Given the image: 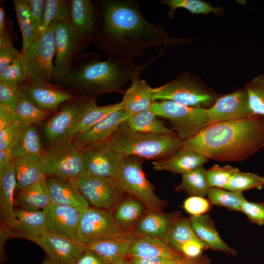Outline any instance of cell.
Wrapping results in <instances>:
<instances>
[{"mask_svg": "<svg viewBox=\"0 0 264 264\" xmlns=\"http://www.w3.org/2000/svg\"><path fill=\"white\" fill-rule=\"evenodd\" d=\"M98 17L91 41L108 57L132 62L150 46L182 45L189 38H173L142 16L135 0L98 1Z\"/></svg>", "mask_w": 264, "mask_h": 264, "instance_id": "obj_1", "label": "cell"}, {"mask_svg": "<svg viewBox=\"0 0 264 264\" xmlns=\"http://www.w3.org/2000/svg\"><path fill=\"white\" fill-rule=\"evenodd\" d=\"M264 147V117L253 114L209 125L182 141L181 149L194 151L208 159L243 161Z\"/></svg>", "mask_w": 264, "mask_h": 264, "instance_id": "obj_2", "label": "cell"}, {"mask_svg": "<svg viewBox=\"0 0 264 264\" xmlns=\"http://www.w3.org/2000/svg\"><path fill=\"white\" fill-rule=\"evenodd\" d=\"M166 47L140 65L110 57L100 61L97 53L89 52L84 54L79 65L54 84L75 96L97 97L110 92L123 93V86L134 77H140L145 68L163 55Z\"/></svg>", "mask_w": 264, "mask_h": 264, "instance_id": "obj_3", "label": "cell"}, {"mask_svg": "<svg viewBox=\"0 0 264 264\" xmlns=\"http://www.w3.org/2000/svg\"><path fill=\"white\" fill-rule=\"evenodd\" d=\"M110 140L124 156L134 155L142 159L158 160L168 157L181 148L178 135L135 132L125 123L120 125Z\"/></svg>", "mask_w": 264, "mask_h": 264, "instance_id": "obj_4", "label": "cell"}, {"mask_svg": "<svg viewBox=\"0 0 264 264\" xmlns=\"http://www.w3.org/2000/svg\"><path fill=\"white\" fill-rule=\"evenodd\" d=\"M220 96L200 77L189 72H183L168 83L153 88L152 92L154 102L170 100L203 109L211 107Z\"/></svg>", "mask_w": 264, "mask_h": 264, "instance_id": "obj_5", "label": "cell"}, {"mask_svg": "<svg viewBox=\"0 0 264 264\" xmlns=\"http://www.w3.org/2000/svg\"><path fill=\"white\" fill-rule=\"evenodd\" d=\"M143 159L134 155L124 156L116 176L111 180L119 192L141 201L148 211L162 212L166 201L157 197L154 186L142 169Z\"/></svg>", "mask_w": 264, "mask_h": 264, "instance_id": "obj_6", "label": "cell"}, {"mask_svg": "<svg viewBox=\"0 0 264 264\" xmlns=\"http://www.w3.org/2000/svg\"><path fill=\"white\" fill-rule=\"evenodd\" d=\"M97 97L76 96L63 103L56 112L44 122L43 131L48 146L72 140L77 124L90 110L96 107Z\"/></svg>", "mask_w": 264, "mask_h": 264, "instance_id": "obj_7", "label": "cell"}, {"mask_svg": "<svg viewBox=\"0 0 264 264\" xmlns=\"http://www.w3.org/2000/svg\"><path fill=\"white\" fill-rule=\"evenodd\" d=\"M151 109L158 117L167 119L182 140L193 137L210 124L207 109L162 100L154 101Z\"/></svg>", "mask_w": 264, "mask_h": 264, "instance_id": "obj_8", "label": "cell"}, {"mask_svg": "<svg viewBox=\"0 0 264 264\" xmlns=\"http://www.w3.org/2000/svg\"><path fill=\"white\" fill-rule=\"evenodd\" d=\"M40 155L46 176L69 180L84 172L83 149L72 140L49 146Z\"/></svg>", "mask_w": 264, "mask_h": 264, "instance_id": "obj_9", "label": "cell"}, {"mask_svg": "<svg viewBox=\"0 0 264 264\" xmlns=\"http://www.w3.org/2000/svg\"><path fill=\"white\" fill-rule=\"evenodd\" d=\"M51 23L53 25L55 44L53 79L55 84L69 73L76 55L90 40L75 30L70 19L55 21Z\"/></svg>", "mask_w": 264, "mask_h": 264, "instance_id": "obj_10", "label": "cell"}, {"mask_svg": "<svg viewBox=\"0 0 264 264\" xmlns=\"http://www.w3.org/2000/svg\"><path fill=\"white\" fill-rule=\"evenodd\" d=\"M55 44L53 25L51 23L40 34L22 57L27 79L53 84Z\"/></svg>", "mask_w": 264, "mask_h": 264, "instance_id": "obj_11", "label": "cell"}, {"mask_svg": "<svg viewBox=\"0 0 264 264\" xmlns=\"http://www.w3.org/2000/svg\"><path fill=\"white\" fill-rule=\"evenodd\" d=\"M131 237L130 232L124 230L109 211L89 207L80 213L75 237L85 244L108 238Z\"/></svg>", "mask_w": 264, "mask_h": 264, "instance_id": "obj_12", "label": "cell"}, {"mask_svg": "<svg viewBox=\"0 0 264 264\" xmlns=\"http://www.w3.org/2000/svg\"><path fill=\"white\" fill-rule=\"evenodd\" d=\"M82 149L84 172L110 179L115 177L124 156L110 139Z\"/></svg>", "mask_w": 264, "mask_h": 264, "instance_id": "obj_13", "label": "cell"}, {"mask_svg": "<svg viewBox=\"0 0 264 264\" xmlns=\"http://www.w3.org/2000/svg\"><path fill=\"white\" fill-rule=\"evenodd\" d=\"M87 201L94 207L110 212L123 195L112 180L86 172L71 179Z\"/></svg>", "mask_w": 264, "mask_h": 264, "instance_id": "obj_14", "label": "cell"}, {"mask_svg": "<svg viewBox=\"0 0 264 264\" xmlns=\"http://www.w3.org/2000/svg\"><path fill=\"white\" fill-rule=\"evenodd\" d=\"M46 256L57 264H73L87 249L76 237H68L46 231L36 243Z\"/></svg>", "mask_w": 264, "mask_h": 264, "instance_id": "obj_15", "label": "cell"}, {"mask_svg": "<svg viewBox=\"0 0 264 264\" xmlns=\"http://www.w3.org/2000/svg\"><path fill=\"white\" fill-rule=\"evenodd\" d=\"M22 93L41 110L50 113L75 96L55 84L27 79L20 85Z\"/></svg>", "mask_w": 264, "mask_h": 264, "instance_id": "obj_16", "label": "cell"}, {"mask_svg": "<svg viewBox=\"0 0 264 264\" xmlns=\"http://www.w3.org/2000/svg\"><path fill=\"white\" fill-rule=\"evenodd\" d=\"M207 112L210 124L242 118L254 114L245 88H239L220 96Z\"/></svg>", "mask_w": 264, "mask_h": 264, "instance_id": "obj_17", "label": "cell"}, {"mask_svg": "<svg viewBox=\"0 0 264 264\" xmlns=\"http://www.w3.org/2000/svg\"><path fill=\"white\" fill-rule=\"evenodd\" d=\"M47 231L68 237H75L80 213L70 206L51 203L42 210Z\"/></svg>", "mask_w": 264, "mask_h": 264, "instance_id": "obj_18", "label": "cell"}, {"mask_svg": "<svg viewBox=\"0 0 264 264\" xmlns=\"http://www.w3.org/2000/svg\"><path fill=\"white\" fill-rule=\"evenodd\" d=\"M135 225L130 235L134 237H149L167 241L170 231L180 217L179 212L164 214L149 211Z\"/></svg>", "mask_w": 264, "mask_h": 264, "instance_id": "obj_19", "label": "cell"}, {"mask_svg": "<svg viewBox=\"0 0 264 264\" xmlns=\"http://www.w3.org/2000/svg\"><path fill=\"white\" fill-rule=\"evenodd\" d=\"M123 108L110 113L86 132L77 135L72 140L81 148L110 140L119 127L129 117Z\"/></svg>", "mask_w": 264, "mask_h": 264, "instance_id": "obj_20", "label": "cell"}, {"mask_svg": "<svg viewBox=\"0 0 264 264\" xmlns=\"http://www.w3.org/2000/svg\"><path fill=\"white\" fill-rule=\"evenodd\" d=\"M46 180L51 203L70 206L80 212L89 207L71 180L46 176Z\"/></svg>", "mask_w": 264, "mask_h": 264, "instance_id": "obj_21", "label": "cell"}, {"mask_svg": "<svg viewBox=\"0 0 264 264\" xmlns=\"http://www.w3.org/2000/svg\"><path fill=\"white\" fill-rule=\"evenodd\" d=\"M16 224L11 230L14 237L25 239L36 243L47 231L43 210L28 211L16 207Z\"/></svg>", "mask_w": 264, "mask_h": 264, "instance_id": "obj_22", "label": "cell"}, {"mask_svg": "<svg viewBox=\"0 0 264 264\" xmlns=\"http://www.w3.org/2000/svg\"><path fill=\"white\" fill-rule=\"evenodd\" d=\"M208 159L202 154L192 150L179 149L172 155L153 162L156 171H166L181 175L203 166Z\"/></svg>", "mask_w": 264, "mask_h": 264, "instance_id": "obj_23", "label": "cell"}, {"mask_svg": "<svg viewBox=\"0 0 264 264\" xmlns=\"http://www.w3.org/2000/svg\"><path fill=\"white\" fill-rule=\"evenodd\" d=\"M189 219L195 233L208 249L232 256L237 255L236 251L230 247L220 238L213 220L208 215L191 216Z\"/></svg>", "mask_w": 264, "mask_h": 264, "instance_id": "obj_24", "label": "cell"}, {"mask_svg": "<svg viewBox=\"0 0 264 264\" xmlns=\"http://www.w3.org/2000/svg\"><path fill=\"white\" fill-rule=\"evenodd\" d=\"M17 188L16 175L13 162L0 176V224L10 228L17 223L15 214V191Z\"/></svg>", "mask_w": 264, "mask_h": 264, "instance_id": "obj_25", "label": "cell"}, {"mask_svg": "<svg viewBox=\"0 0 264 264\" xmlns=\"http://www.w3.org/2000/svg\"><path fill=\"white\" fill-rule=\"evenodd\" d=\"M98 17L97 7L90 0L70 1V17L74 28L91 41Z\"/></svg>", "mask_w": 264, "mask_h": 264, "instance_id": "obj_26", "label": "cell"}, {"mask_svg": "<svg viewBox=\"0 0 264 264\" xmlns=\"http://www.w3.org/2000/svg\"><path fill=\"white\" fill-rule=\"evenodd\" d=\"M132 82L131 86L124 93L121 101L123 109L129 116L150 109L154 102L153 88L138 77H134Z\"/></svg>", "mask_w": 264, "mask_h": 264, "instance_id": "obj_27", "label": "cell"}, {"mask_svg": "<svg viewBox=\"0 0 264 264\" xmlns=\"http://www.w3.org/2000/svg\"><path fill=\"white\" fill-rule=\"evenodd\" d=\"M130 258L162 257L178 259L184 256L173 250L167 242L158 238L149 237H135L129 252Z\"/></svg>", "mask_w": 264, "mask_h": 264, "instance_id": "obj_28", "label": "cell"}, {"mask_svg": "<svg viewBox=\"0 0 264 264\" xmlns=\"http://www.w3.org/2000/svg\"><path fill=\"white\" fill-rule=\"evenodd\" d=\"M51 203L46 177L23 189L15 196V205L28 211L42 210Z\"/></svg>", "mask_w": 264, "mask_h": 264, "instance_id": "obj_29", "label": "cell"}, {"mask_svg": "<svg viewBox=\"0 0 264 264\" xmlns=\"http://www.w3.org/2000/svg\"><path fill=\"white\" fill-rule=\"evenodd\" d=\"M41 154L13 159L17 188L24 189L45 178L41 160Z\"/></svg>", "mask_w": 264, "mask_h": 264, "instance_id": "obj_30", "label": "cell"}, {"mask_svg": "<svg viewBox=\"0 0 264 264\" xmlns=\"http://www.w3.org/2000/svg\"><path fill=\"white\" fill-rule=\"evenodd\" d=\"M135 237L110 238L86 244L92 250L111 262L128 256L131 244Z\"/></svg>", "mask_w": 264, "mask_h": 264, "instance_id": "obj_31", "label": "cell"}, {"mask_svg": "<svg viewBox=\"0 0 264 264\" xmlns=\"http://www.w3.org/2000/svg\"><path fill=\"white\" fill-rule=\"evenodd\" d=\"M41 139L35 125L21 129L11 150L12 159L41 154L43 151Z\"/></svg>", "mask_w": 264, "mask_h": 264, "instance_id": "obj_32", "label": "cell"}, {"mask_svg": "<svg viewBox=\"0 0 264 264\" xmlns=\"http://www.w3.org/2000/svg\"><path fill=\"white\" fill-rule=\"evenodd\" d=\"M125 123L137 132L166 134L175 133L158 118L151 108L129 116Z\"/></svg>", "mask_w": 264, "mask_h": 264, "instance_id": "obj_33", "label": "cell"}, {"mask_svg": "<svg viewBox=\"0 0 264 264\" xmlns=\"http://www.w3.org/2000/svg\"><path fill=\"white\" fill-rule=\"evenodd\" d=\"M144 204L131 197L118 204L113 215L120 227L126 231H130L145 215Z\"/></svg>", "mask_w": 264, "mask_h": 264, "instance_id": "obj_34", "label": "cell"}, {"mask_svg": "<svg viewBox=\"0 0 264 264\" xmlns=\"http://www.w3.org/2000/svg\"><path fill=\"white\" fill-rule=\"evenodd\" d=\"M13 3L22 35V58L38 36L31 20L28 0H14Z\"/></svg>", "mask_w": 264, "mask_h": 264, "instance_id": "obj_35", "label": "cell"}, {"mask_svg": "<svg viewBox=\"0 0 264 264\" xmlns=\"http://www.w3.org/2000/svg\"><path fill=\"white\" fill-rule=\"evenodd\" d=\"M181 182L176 187L177 191H182L191 196L204 197L210 187L209 186L206 170L203 166L181 175Z\"/></svg>", "mask_w": 264, "mask_h": 264, "instance_id": "obj_36", "label": "cell"}, {"mask_svg": "<svg viewBox=\"0 0 264 264\" xmlns=\"http://www.w3.org/2000/svg\"><path fill=\"white\" fill-rule=\"evenodd\" d=\"M11 108L14 111L16 121L21 129L41 123L49 114L38 108L22 93Z\"/></svg>", "mask_w": 264, "mask_h": 264, "instance_id": "obj_37", "label": "cell"}, {"mask_svg": "<svg viewBox=\"0 0 264 264\" xmlns=\"http://www.w3.org/2000/svg\"><path fill=\"white\" fill-rule=\"evenodd\" d=\"M169 7L168 16L173 19L178 8H183L193 14L208 15L210 13L220 15L224 10L220 6H213L209 2L201 0H161L159 1Z\"/></svg>", "mask_w": 264, "mask_h": 264, "instance_id": "obj_38", "label": "cell"}, {"mask_svg": "<svg viewBox=\"0 0 264 264\" xmlns=\"http://www.w3.org/2000/svg\"><path fill=\"white\" fill-rule=\"evenodd\" d=\"M191 241H201L193 231L189 219L179 217L171 228L167 242L173 250L180 254L182 245Z\"/></svg>", "mask_w": 264, "mask_h": 264, "instance_id": "obj_39", "label": "cell"}, {"mask_svg": "<svg viewBox=\"0 0 264 264\" xmlns=\"http://www.w3.org/2000/svg\"><path fill=\"white\" fill-rule=\"evenodd\" d=\"M207 196L211 205L224 207L230 211L241 212L242 206L246 200L242 193L217 188H210Z\"/></svg>", "mask_w": 264, "mask_h": 264, "instance_id": "obj_40", "label": "cell"}, {"mask_svg": "<svg viewBox=\"0 0 264 264\" xmlns=\"http://www.w3.org/2000/svg\"><path fill=\"white\" fill-rule=\"evenodd\" d=\"M123 108L122 101L113 104L98 106L89 110L82 118L72 134V140L99 122L113 111Z\"/></svg>", "mask_w": 264, "mask_h": 264, "instance_id": "obj_41", "label": "cell"}, {"mask_svg": "<svg viewBox=\"0 0 264 264\" xmlns=\"http://www.w3.org/2000/svg\"><path fill=\"white\" fill-rule=\"evenodd\" d=\"M264 186V177L256 174L242 172L239 170L231 177L224 189L242 193L252 189L261 190Z\"/></svg>", "mask_w": 264, "mask_h": 264, "instance_id": "obj_42", "label": "cell"}, {"mask_svg": "<svg viewBox=\"0 0 264 264\" xmlns=\"http://www.w3.org/2000/svg\"><path fill=\"white\" fill-rule=\"evenodd\" d=\"M69 19H70V1L45 0L43 26L40 34L44 32L52 22L65 21Z\"/></svg>", "mask_w": 264, "mask_h": 264, "instance_id": "obj_43", "label": "cell"}, {"mask_svg": "<svg viewBox=\"0 0 264 264\" xmlns=\"http://www.w3.org/2000/svg\"><path fill=\"white\" fill-rule=\"evenodd\" d=\"M244 88L252 112L264 117V74L255 77L245 84Z\"/></svg>", "mask_w": 264, "mask_h": 264, "instance_id": "obj_44", "label": "cell"}, {"mask_svg": "<svg viewBox=\"0 0 264 264\" xmlns=\"http://www.w3.org/2000/svg\"><path fill=\"white\" fill-rule=\"evenodd\" d=\"M239 170L229 165L224 166L217 164L213 165L206 170L209 187L224 189L231 177Z\"/></svg>", "mask_w": 264, "mask_h": 264, "instance_id": "obj_45", "label": "cell"}, {"mask_svg": "<svg viewBox=\"0 0 264 264\" xmlns=\"http://www.w3.org/2000/svg\"><path fill=\"white\" fill-rule=\"evenodd\" d=\"M22 58L19 57L0 71V81L20 86L27 79Z\"/></svg>", "mask_w": 264, "mask_h": 264, "instance_id": "obj_46", "label": "cell"}, {"mask_svg": "<svg viewBox=\"0 0 264 264\" xmlns=\"http://www.w3.org/2000/svg\"><path fill=\"white\" fill-rule=\"evenodd\" d=\"M22 94L20 86L0 81V105L11 108Z\"/></svg>", "mask_w": 264, "mask_h": 264, "instance_id": "obj_47", "label": "cell"}, {"mask_svg": "<svg viewBox=\"0 0 264 264\" xmlns=\"http://www.w3.org/2000/svg\"><path fill=\"white\" fill-rule=\"evenodd\" d=\"M241 212L246 215L251 223L260 226L264 225V202H253L246 200Z\"/></svg>", "mask_w": 264, "mask_h": 264, "instance_id": "obj_48", "label": "cell"}, {"mask_svg": "<svg viewBox=\"0 0 264 264\" xmlns=\"http://www.w3.org/2000/svg\"><path fill=\"white\" fill-rule=\"evenodd\" d=\"M21 131L19 123L14 122L0 131V150L11 151Z\"/></svg>", "mask_w": 264, "mask_h": 264, "instance_id": "obj_49", "label": "cell"}, {"mask_svg": "<svg viewBox=\"0 0 264 264\" xmlns=\"http://www.w3.org/2000/svg\"><path fill=\"white\" fill-rule=\"evenodd\" d=\"M183 207L191 216H198L206 214L211 208V204L204 197L191 196L184 201Z\"/></svg>", "mask_w": 264, "mask_h": 264, "instance_id": "obj_50", "label": "cell"}, {"mask_svg": "<svg viewBox=\"0 0 264 264\" xmlns=\"http://www.w3.org/2000/svg\"><path fill=\"white\" fill-rule=\"evenodd\" d=\"M28 2L31 20L39 36L42 29L45 0H28Z\"/></svg>", "mask_w": 264, "mask_h": 264, "instance_id": "obj_51", "label": "cell"}, {"mask_svg": "<svg viewBox=\"0 0 264 264\" xmlns=\"http://www.w3.org/2000/svg\"><path fill=\"white\" fill-rule=\"evenodd\" d=\"M207 249L201 241H191L182 245L179 253L185 257L195 258L202 255L203 251Z\"/></svg>", "mask_w": 264, "mask_h": 264, "instance_id": "obj_52", "label": "cell"}, {"mask_svg": "<svg viewBox=\"0 0 264 264\" xmlns=\"http://www.w3.org/2000/svg\"><path fill=\"white\" fill-rule=\"evenodd\" d=\"M21 57V52L13 44L0 48V71Z\"/></svg>", "mask_w": 264, "mask_h": 264, "instance_id": "obj_53", "label": "cell"}, {"mask_svg": "<svg viewBox=\"0 0 264 264\" xmlns=\"http://www.w3.org/2000/svg\"><path fill=\"white\" fill-rule=\"evenodd\" d=\"M112 262L87 248L73 264H111Z\"/></svg>", "mask_w": 264, "mask_h": 264, "instance_id": "obj_54", "label": "cell"}, {"mask_svg": "<svg viewBox=\"0 0 264 264\" xmlns=\"http://www.w3.org/2000/svg\"><path fill=\"white\" fill-rule=\"evenodd\" d=\"M181 258L172 259L162 257L130 258L129 262L130 264H175Z\"/></svg>", "mask_w": 264, "mask_h": 264, "instance_id": "obj_55", "label": "cell"}, {"mask_svg": "<svg viewBox=\"0 0 264 264\" xmlns=\"http://www.w3.org/2000/svg\"><path fill=\"white\" fill-rule=\"evenodd\" d=\"M14 238L11 228L2 224L0 225V263L3 264L7 261V257L4 252V245L6 241Z\"/></svg>", "mask_w": 264, "mask_h": 264, "instance_id": "obj_56", "label": "cell"}, {"mask_svg": "<svg viewBox=\"0 0 264 264\" xmlns=\"http://www.w3.org/2000/svg\"><path fill=\"white\" fill-rule=\"evenodd\" d=\"M16 118L12 109L0 105V131L14 122Z\"/></svg>", "mask_w": 264, "mask_h": 264, "instance_id": "obj_57", "label": "cell"}, {"mask_svg": "<svg viewBox=\"0 0 264 264\" xmlns=\"http://www.w3.org/2000/svg\"><path fill=\"white\" fill-rule=\"evenodd\" d=\"M11 151L0 150V176L3 175L12 163Z\"/></svg>", "mask_w": 264, "mask_h": 264, "instance_id": "obj_58", "label": "cell"}, {"mask_svg": "<svg viewBox=\"0 0 264 264\" xmlns=\"http://www.w3.org/2000/svg\"><path fill=\"white\" fill-rule=\"evenodd\" d=\"M175 264H212V263L211 260L207 256L202 254L195 258L184 256Z\"/></svg>", "mask_w": 264, "mask_h": 264, "instance_id": "obj_59", "label": "cell"}, {"mask_svg": "<svg viewBox=\"0 0 264 264\" xmlns=\"http://www.w3.org/2000/svg\"><path fill=\"white\" fill-rule=\"evenodd\" d=\"M12 44L10 37L6 32V30L0 34V48Z\"/></svg>", "mask_w": 264, "mask_h": 264, "instance_id": "obj_60", "label": "cell"}, {"mask_svg": "<svg viewBox=\"0 0 264 264\" xmlns=\"http://www.w3.org/2000/svg\"><path fill=\"white\" fill-rule=\"evenodd\" d=\"M5 14L3 8L0 7V34L3 33L5 31Z\"/></svg>", "mask_w": 264, "mask_h": 264, "instance_id": "obj_61", "label": "cell"}, {"mask_svg": "<svg viewBox=\"0 0 264 264\" xmlns=\"http://www.w3.org/2000/svg\"><path fill=\"white\" fill-rule=\"evenodd\" d=\"M111 264H130V263L126 258H123L113 261Z\"/></svg>", "mask_w": 264, "mask_h": 264, "instance_id": "obj_62", "label": "cell"}, {"mask_svg": "<svg viewBox=\"0 0 264 264\" xmlns=\"http://www.w3.org/2000/svg\"><path fill=\"white\" fill-rule=\"evenodd\" d=\"M41 264H57L47 256L43 260Z\"/></svg>", "mask_w": 264, "mask_h": 264, "instance_id": "obj_63", "label": "cell"}]
</instances>
